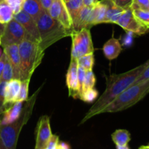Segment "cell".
I'll return each mask as SVG.
<instances>
[{
    "mask_svg": "<svg viewBox=\"0 0 149 149\" xmlns=\"http://www.w3.org/2000/svg\"><path fill=\"white\" fill-rule=\"evenodd\" d=\"M30 79H25L21 81L19 94L16 98L15 102H23L27 100L29 93V85Z\"/></svg>",
    "mask_w": 149,
    "mask_h": 149,
    "instance_id": "obj_25",
    "label": "cell"
},
{
    "mask_svg": "<svg viewBox=\"0 0 149 149\" xmlns=\"http://www.w3.org/2000/svg\"><path fill=\"white\" fill-rule=\"evenodd\" d=\"M22 10L28 13L36 22L45 11L40 0H25Z\"/></svg>",
    "mask_w": 149,
    "mask_h": 149,
    "instance_id": "obj_16",
    "label": "cell"
},
{
    "mask_svg": "<svg viewBox=\"0 0 149 149\" xmlns=\"http://www.w3.org/2000/svg\"><path fill=\"white\" fill-rule=\"evenodd\" d=\"M6 59H7V56H6L5 53L3 52V53L1 54V57H0V78H1V76L2 74L3 69H4V64H5Z\"/></svg>",
    "mask_w": 149,
    "mask_h": 149,
    "instance_id": "obj_36",
    "label": "cell"
},
{
    "mask_svg": "<svg viewBox=\"0 0 149 149\" xmlns=\"http://www.w3.org/2000/svg\"><path fill=\"white\" fill-rule=\"evenodd\" d=\"M146 146V148H148V149H149V146H148V145H147V146Z\"/></svg>",
    "mask_w": 149,
    "mask_h": 149,
    "instance_id": "obj_45",
    "label": "cell"
},
{
    "mask_svg": "<svg viewBox=\"0 0 149 149\" xmlns=\"http://www.w3.org/2000/svg\"><path fill=\"white\" fill-rule=\"evenodd\" d=\"M64 3L72 19V21H74L84 6L83 0H68L67 1H64Z\"/></svg>",
    "mask_w": 149,
    "mask_h": 149,
    "instance_id": "obj_22",
    "label": "cell"
},
{
    "mask_svg": "<svg viewBox=\"0 0 149 149\" xmlns=\"http://www.w3.org/2000/svg\"><path fill=\"white\" fill-rule=\"evenodd\" d=\"M140 149H148L146 148V146H141V148H140Z\"/></svg>",
    "mask_w": 149,
    "mask_h": 149,
    "instance_id": "obj_43",
    "label": "cell"
},
{
    "mask_svg": "<svg viewBox=\"0 0 149 149\" xmlns=\"http://www.w3.org/2000/svg\"><path fill=\"white\" fill-rule=\"evenodd\" d=\"M95 84V77L93 70L86 71L85 79H84V92H85L87 90L94 88Z\"/></svg>",
    "mask_w": 149,
    "mask_h": 149,
    "instance_id": "obj_27",
    "label": "cell"
},
{
    "mask_svg": "<svg viewBox=\"0 0 149 149\" xmlns=\"http://www.w3.org/2000/svg\"><path fill=\"white\" fill-rule=\"evenodd\" d=\"M139 149H140V148H139Z\"/></svg>",
    "mask_w": 149,
    "mask_h": 149,
    "instance_id": "obj_51",
    "label": "cell"
},
{
    "mask_svg": "<svg viewBox=\"0 0 149 149\" xmlns=\"http://www.w3.org/2000/svg\"><path fill=\"white\" fill-rule=\"evenodd\" d=\"M59 137L57 135H52L48 141L45 149H56L57 146L59 143Z\"/></svg>",
    "mask_w": 149,
    "mask_h": 149,
    "instance_id": "obj_33",
    "label": "cell"
},
{
    "mask_svg": "<svg viewBox=\"0 0 149 149\" xmlns=\"http://www.w3.org/2000/svg\"><path fill=\"white\" fill-rule=\"evenodd\" d=\"M36 24L40 35L39 45L44 51L60 39L72 34L58 20L52 18L47 10H45L42 13L36 21Z\"/></svg>",
    "mask_w": 149,
    "mask_h": 149,
    "instance_id": "obj_4",
    "label": "cell"
},
{
    "mask_svg": "<svg viewBox=\"0 0 149 149\" xmlns=\"http://www.w3.org/2000/svg\"><path fill=\"white\" fill-rule=\"evenodd\" d=\"M3 52L10 61L13 71V79L20 80V60L18 45H7L3 47Z\"/></svg>",
    "mask_w": 149,
    "mask_h": 149,
    "instance_id": "obj_13",
    "label": "cell"
},
{
    "mask_svg": "<svg viewBox=\"0 0 149 149\" xmlns=\"http://www.w3.org/2000/svg\"><path fill=\"white\" fill-rule=\"evenodd\" d=\"M122 45L118 39L112 37L103 45V51L105 57L109 60L116 59L122 52Z\"/></svg>",
    "mask_w": 149,
    "mask_h": 149,
    "instance_id": "obj_17",
    "label": "cell"
},
{
    "mask_svg": "<svg viewBox=\"0 0 149 149\" xmlns=\"http://www.w3.org/2000/svg\"><path fill=\"white\" fill-rule=\"evenodd\" d=\"M148 146H149V143H148Z\"/></svg>",
    "mask_w": 149,
    "mask_h": 149,
    "instance_id": "obj_48",
    "label": "cell"
},
{
    "mask_svg": "<svg viewBox=\"0 0 149 149\" xmlns=\"http://www.w3.org/2000/svg\"><path fill=\"white\" fill-rule=\"evenodd\" d=\"M132 10L135 18L149 29V10L141 9H133Z\"/></svg>",
    "mask_w": 149,
    "mask_h": 149,
    "instance_id": "obj_24",
    "label": "cell"
},
{
    "mask_svg": "<svg viewBox=\"0 0 149 149\" xmlns=\"http://www.w3.org/2000/svg\"><path fill=\"white\" fill-rule=\"evenodd\" d=\"M27 36L28 34L24 28L13 18L5 24L4 33L1 36V45L4 47L13 44L19 45Z\"/></svg>",
    "mask_w": 149,
    "mask_h": 149,
    "instance_id": "obj_7",
    "label": "cell"
},
{
    "mask_svg": "<svg viewBox=\"0 0 149 149\" xmlns=\"http://www.w3.org/2000/svg\"><path fill=\"white\" fill-rule=\"evenodd\" d=\"M72 36L71 58H78L87 54L93 53L94 47L92 41L90 29H82L74 32Z\"/></svg>",
    "mask_w": 149,
    "mask_h": 149,
    "instance_id": "obj_6",
    "label": "cell"
},
{
    "mask_svg": "<svg viewBox=\"0 0 149 149\" xmlns=\"http://www.w3.org/2000/svg\"><path fill=\"white\" fill-rule=\"evenodd\" d=\"M97 1L98 0H83V4L87 7H93Z\"/></svg>",
    "mask_w": 149,
    "mask_h": 149,
    "instance_id": "obj_39",
    "label": "cell"
},
{
    "mask_svg": "<svg viewBox=\"0 0 149 149\" xmlns=\"http://www.w3.org/2000/svg\"><path fill=\"white\" fill-rule=\"evenodd\" d=\"M130 8L133 9H141V10H149V0H133Z\"/></svg>",
    "mask_w": 149,
    "mask_h": 149,
    "instance_id": "obj_31",
    "label": "cell"
},
{
    "mask_svg": "<svg viewBox=\"0 0 149 149\" xmlns=\"http://www.w3.org/2000/svg\"><path fill=\"white\" fill-rule=\"evenodd\" d=\"M93 7L83 6L78 15L73 21V29L74 32H77L82 29H90L93 26L94 12Z\"/></svg>",
    "mask_w": 149,
    "mask_h": 149,
    "instance_id": "obj_11",
    "label": "cell"
},
{
    "mask_svg": "<svg viewBox=\"0 0 149 149\" xmlns=\"http://www.w3.org/2000/svg\"><path fill=\"white\" fill-rule=\"evenodd\" d=\"M13 18L17 20L24 28L28 34V36L26 39L33 40L39 43L40 42V35H39L36 22L28 13L21 10L18 13L14 15Z\"/></svg>",
    "mask_w": 149,
    "mask_h": 149,
    "instance_id": "obj_9",
    "label": "cell"
},
{
    "mask_svg": "<svg viewBox=\"0 0 149 149\" xmlns=\"http://www.w3.org/2000/svg\"><path fill=\"white\" fill-rule=\"evenodd\" d=\"M106 10H107V7H106V4H105L103 0L98 1L95 4L94 7H93V12H94L93 26L104 22Z\"/></svg>",
    "mask_w": 149,
    "mask_h": 149,
    "instance_id": "obj_19",
    "label": "cell"
},
{
    "mask_svg": "<svg viewBox=\"0 0 149 149\" xmlns=\"http://www.w3.org/2000/svg\"><path fill=\"white\" fill-rule=\"evenodd\" d=\"M3 52H2V51H1V48H0V57H1V54H2Z\"/></svg>",
    "mask_w": 149,
    "mask_h": 149,
    "instance_id": "obj_44",
    "label": "cell"
},
{
    "mask_svg": "<svg viewBox=\"0 0 149 149\" xmlns=\"http://www.w3.org/2000/svg\"><path fill=\"white\" fill-rule=\"evenodd\" d=\"M77 63L79 66L82 67L86 71L93 70V65H94L95 59L93 53L87 54L84 56L79 57L77 58Z\"/></svg>",
    "mask_w": 149,
    "mask_h": 149,
    "instance_id": "obj_23",
    "label": "cell"
},
{
    "mask_svg": "<svg viewBox=\"0 0 149 149\" xmlns=\"http://www.w3.org/2000/svg\"><path fill=\"white\" fill-rule=\"evenodd\" d=\"M66 85L69 92V96L74 98L79 97L78 63L77 58H71V59L66 74Z\"/></svg>",
    "mask_w": 149,
    "mask_h": 149,
    "instance_id": "obj_12",
    "label": "cell"
},
{
    "mask_svg": "<svg viewBox=\"0 0 149 149\" xmlns=\"http://www.w3.org/2000/svg\"><path fill=\"white\" fill-rule=\"evenodd\" d=\"M14 17V13L11 7L5 1V0L0 1V23L7 24Z\"/></svg>",
    "mask_w": 149,
    "mask_h": 149,
    "instance_id": "obj_21",
    "label": "cell"
},
{
    "mask_svg": "<svg viewBox=\"0 0 149 149\" xmlns=\"http://www.w3.org/2000/svg\"><path fill=\"white\" fill-rule=\"evenodd\" d=\"M148 65L149 60L127 72L121 74H111L106 77V88L104 93L92 106L80 124L84 123L95 115L100 114L106 106L114 100L122 92L133 84Z\"/></svg>",
    "mask_w": 149,
    "mask_h": 149,
    "instance_id": "obj_1",
    "label": "cell"
},
{
    "mask_svg": "<svg viewBox=\"0 0 149 149\" xmlns=\"http://www.w3.org/2000/svg\"><path fill=\"white\" fill-rule=\"evenodd\" d=\"M106 4L107 10H106V17H105L103 23H116L118 19L121 16L124 11L126 9H123L116 6L112 0H103Z\"/></svg>",
    "mask_w": 149,
    "mask_h": 149,
    "instance_id": "obj_18",
    "label": "cell"
},
{
    "mask_svg": "<svg viewBox=\"0 0 149 149\" xmlns=\"http://www.w3.org/2000/svg\"><path fill=\"white\" fill-rule=\"evenodd\" d=\"M40 1L43 8L45 10H48L49 7H50L53 0H40Z\"/></svg>",
    "mask_w": 149,
    "mask_h": 149,
    "instance_id": "obj_37",
    "label": "cell"
},
{
    "mask_svg": "<svg viewBox=\"0 0 149 149\" xmlns=\"http://www.w3.org/2000/svg\"><path fill=\"white\" fill-rule=\"evenodd\" d=\"M64 1H68V0H63Z\"/></svg>",
    "mask_w": 149,
    "mask_h": 149,
    "instance_id": "obj_47",
    "label": "cell"
},
{
    "mask_svg": "<svg viewBox=\"0 0 149 149\" xmlns=\"http://www.w3.org/2000/svg\"><path fill=\"white\" fill-rule=\"evenodd\" d=\"M39 92V90L28 99L18 119L8 125L0 124V139L7 149H16L20 131L31 116Z\"/></svg>",
    "mask_w": 149,
    "mask_h": 149,
    "instance_id": "obj_2",
    "label": "cell"
},
{
    "mask_svg": "<svg viewBox=\"0 0 149 149\" xmlns=\"http://www.w3.org/2000/svg\"><path fill=\"white\" fill-rule=\"evenodd\" d=\"M0 149H7L6 148V147L4 146V144H3L2 141H1V139H0Z\"/></svg>",
    "mask_w": 149,
    "mask_h": 149,
    "instance_id": "obj_42",
    "label": "cell"
},
{
    "mask_svg": "<svg viewBox=\"0 0 149 149\" xmlns=\"http://www.w3.org/2000/svg\"><path fill=\"white\" fill-rule=\"evenodd\" d=\"M86 70L82 67L78 65V85H79V98L84 93V84L85 79Z\"/></svg>",
    "mask_w": 149,
    "mask_h": 149,
    "instance_id": "obj_28",
    "label": "cell"
},
{
    "mask_svg": "<svg viewBox=\"0 0 149 149\" xmlns=\"http://www.w3.org/2000/svg\"><path fill=\"white\" fill-rule=\"evenodd\" d=\"M148 93H149V79L132 84L106 106L102 111L101 113H115L129 109L142 100Z\"/></svg>",
    "mask_w": 149,
    "mask_h": 149,
    "instance_id": "obj_5",
    "label": "cell"
},
{
    "mask_svg": "<svg viewBox=\"0 0 149 149\" xmlns=\"http://www.w3.org/2000/svg\"><path fill=\"white\" fill-rule=\"evenodd\" d=\"M116 23L125 29L126 31L138 35L144 34L149 30L148 28L141 24L135 18L130 7L126 9L122 13Z\"/></svg>",
    "mask_w": 149,
    "mask_h": 149,
    "instance_id": "obj_8",
    "label": "cell"
},
{
    "mask_svg": "<svg viewBox=\"0 0 149 149\" xmlns=\"http://www.w3.org/2000/svg\"></svg>",
    "mask_w": 149,
    "mask_h": 149,
    "instance_id": "obj_50",
    "label": "cell"
},
{
    "mask_svg": "<svg viewBox=\"0 0 149 149\" xmlns=\"http://www.w3.org/2000/svg\"><path fill=\"white\" fill-rule=\"evenodd\" d=\"M0 1H1V0H0Z\"/></svg>",
    "mask_w": 149,
    "mask_h": 149,
    "instance_id": "obj_49",
    "label": "cell"
},
{
    "mask_svg": "<svg viewBox=\"0 0 149 149\" xmlns=\"http://www.w3.org/2000/svg\"><path fill=\"white\" fill-rule=\"evenodd\" d=\"M13 79V71L12 65L10 64L9 60L6 59L5 64H4V69H3L2 74L0 78V81H9L10 80Z\"/></svg>",
    "mask_w": 149,
    "mask_h": 149,
    "instance_id": "obj_26",
    "label": "cell"
},
{
    "mask_svg": "<svg viewBox=\"0 0 149 149\" xmlns=\"http://www.w3.org/2000/svg\"><path fill=\"white\" fill-rule=\"evenodd\" d=\"M56 149H71V148L69 144L67 143L63 142V141H61V142L59 141Z\"/></svg>",
    "mask_w": 149,
    "mask_h": 149,
    "instance_id": "obj_38",
    "label": "cell"
},
{
    "mask_svg": "<svg viewBox=\"0 0 149 149\" xmlns=\"http://www.w3.org/2000/svg\"><path fill=\"white\" fill-rule=\"evenodd\" d=\"M23 109V102H15L4 111V116L0 119L1 125H8L18 119Z\"/></svg>",
    "mask_w": 149,
    "mask_h": 149,
    "instance_id": "obj_15",
    "label": "cell"
},
{
    "mask_svg": "<svg viewBox=\"0 0 149 149\" xmlns=\"http://www.w3.org/2000/svg\"><path fill=\"white\" fill-rule=\"evenodd\" d=\"M52 135L49 117L45 115L38 122L35 149H45Z\"/></svg>",
    "mask_w": 149,
    "mask_h": 149,
    "instance_id": "obj_10",
    "label": "cell"
},
{
    "mask_svg": "<svg viewBox=\"0 0 149 149\" xmlns=\"http://www.w3.org/2000/svg\"><path fill=\"white\" fill-rule=\"evenodd\" d=\"M7 81H0V114L5 111L4 105V95H5V87Z\"/></svg>",
    "mask_w": 149,
    "mask_h": 149,
    "instance_id": "obj_32",
    "label": "cell"
},
{
    "mask_svg": "<svg viewBox=\"0 0 149 149\" xmlns=\"http://www.w3.org/2000/svg\"><path fill=\"white\" fill-rule=\"evenodd\" d=\"M1 36H0V45H1Z\"/></svg>",
    "mask_w": 149,
    "mask_h": 149,
    "instance_id": "obj_46",
    "label": "cell"
},
{
    "mask_svg": "<svg viewBox=\"0 0 149 149\" xmlns=\"http://www.w3.org/2000/svg\"><path fill=\"white\" fill-rule=\"evenodd\" d=\"M97 95H98V92L95 90L94 88H93L84 92V93L81 95L80 99L82 100L83 101L87 102V103H92L97 98Z\"/></svg>",
    "mask_w": 149,
    "mask_h": 149,
    "instance_id": "obj_29",
    "label": "cell"
},
{
    "mask_svg": "<svg viewBox=\"0 0 149 149\" xmlns=\"http://www.w3.org/2000/svg\"><path fill=\"white\" fill-rule=\"evenodd\" d=\"M24 1L25 0H5L6 2L12 8L14 15L18 13L22 10V7H23Z\"/></svg>",
    "mask_w": 149,
    "mask_h": 149,
    "instance_id": "obj_30",
    "label": "cell"
},
{
    "mask_svg": "<svg viewBox=\"0 0 149 149\" xmlns=\"http://www.w3.org/2000/svg\"><path fill=\"white\" fill-rule=\"evenodd\" d=\"M4 28H5V24H1V23H0V36H2L3 33H4Z\"/></svg>",
    "mask_w": 149,
    "mask_h": 149,
    "instance_id": "obj_40",
    "label": "cell"
},
{
    "mask_svg": "<svg viewBox=\"0 0 149 149\" xmlns=\"http://www.w3.org/2000/svg\"><path fill=\"white\" fill-rule=\"evenodd\" d=\"M111 138L116 146L128 145L131 140L130 133L126 130H117L112 134Z\"/></svg>",
    "mask_w": 149,
    "mask_h": 149,
    "instance_id": "obj_20",
    "label": "cell"
},
{
    "mask_svg": "<svg viewBox=\"0 0 149 149\" xmlns=\"http://www.w3.org/2000/svg\"><path fill=\"white\" fill-rule=\"evenodd\" d=\"M116 149H130L128 145H124V146H116Z\"/></svg>",
    "mask_w": 149,
    "mask_h": 149,
    "instance_id": "obj_41",
    "label": "cell"
},
{
    "mask_svg": "<svg viewBox=\"0 0 149 149\" xmlns=\"http://www.w3.org/2000/svg\"><path fill=\"white\" fill-rule=\"evenodd\" d=\"M133 0H112L113 3L116 6L119 7H122L123 9H127L130 7Z\"/></svg>",
    "mask_w": 149,
    "mask_h": 149,
    "instance_id": "obj_35",
    "label": "cell"
},
{
    "mask_svg": "<svg viewBox=\"0 0 149 149\" xmlns=\"http://www.w3.org/2000/svg\"><path fill=\"white\" fill-rule=\"evenodd\" d=\"M21 81L20 79H13L7 82L5 87V95H4V105L5 110L7 109V106L13 105L15 103L16 98L19 94Z\"/></svg>",
    "mask_w": 149,
    "mask_h": 149,
    "instance_id": "obj_14",
    "label": "cell"
},
{
    "mask_svg": "<svg viewBox=\"0 0 149 149\" xmlns=\"http://www.w3.org/2000/svg\"><path fill=\"white\" fill-rule=\"evenodd\" d=\"M20 60V81L31 79L45 55L39 42L24 39L18 45Z\"/></svg>",
    "mask_w": 149,
    "mask_h": 149,
    "instance_id": "obj_3",
    "label": "cell"
},
{
    "mask_svg": "<svg viewBox=\"0 0 149 149\" xmlns=\"http://www.w3.org/2000/svg\"><path fill=\"white\" fill-rule=\"evenodd\" d=\"M148 79H149V65L145 68V70L143 71V73L139 76V77L135 80L133 84H138V83L143 82V81H145Z\"/></svg>",
    "mask_w": 149,
    "mask_h": 149,
    "instance_id": "obj_34",
    "label": "cell"
}]
</instances>
